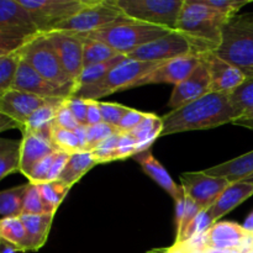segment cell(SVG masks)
I'll return each instance as SVG.
<instances>
[{"label":"cell","mask_w":253,"mask_h":253,"mask_svg":"<svg viewBox=\"0 0 253 253\" xmlns=\"http://www.w3.org/2000/svg\"><path fill=\"white\" fill-rule=\"evenodd\" d=\"M203 58L211 77V91L214 93L230 94L247 79L239 68L217 57L212 51L203 54Z\"/></svg>","instance_id":"18"},{"label":"cell","mask_w":253,"mask_h":253,"mask_svg":"<svg viewBox=\"0 0 253 253\" xmlns=\"http://www.w3.org/2000/svg\"><path fill=\"white\" fill-rule=\"evenodd\" d=\"M0 237L1 241L7 242L11 245L17 251L26 252L30 251L29 236H27L26 229L19 217H6L0 221Z\"/></svg>","instance_id":"27"},{"label":"cell","mask_w":253,"mask_h":253,"mask_svg":"<svg viewBox=\"0 0 253 253\" xmlns=\"http://www.w3.org/2000/svg\"><path fill=\"white\" fill-rule=\"evenodd\" d=\"M170 31L172 30L166 29V27L131 20L128 22L115 25L108 29L79 35L84 39L98 40V41L104 42L120 54L128 56L140 47L166 36Z\"/></svg>","instance_id":"4"},{"label":"cell","mask_w":253,"mask_h":253,"mask_svg":"<svg viewBox=\"0 0 253 253\" xmlns=\"http://www.w3.org/2000/svg\"><path fill=\"white\" fill-rule=\"evenodd\" d=\"M51 141L59 152H66L68 155L81 152V145L74 131L64 130L53 125L51 130Z\"/></svg>","instance_id":"36"},{"label":"cell","mask_w":253,"mask_h":253,"mask_svg":"<svg viewBox=\"0 0 253 253\" xmlns=\"http://www.w3.org/2000/svg\"><path fill=\"white\" fill-rule=\"evenodd\" d=\"M34 17L40 34L53 31L59 24L85 9L93 0H19Z\"/></svg>","instance_id":"11"},{"label":"cell","mask_w":253,"mask_h":253,"mask_svg":"<svg viewBox=\"0 0 253 253\" xmlns=\"http://www.w3.org/2000/svg\"><path fill=\"white\" fill-rule=\"evenodd\" d=\"M16 249H14V247L11 246V245H9L7 242L5 241H1V253H17Z\"/></svg>","instance_id":"58"},{"label":"cell","mask_w":253,"mask_h":253,"mask_svg":"<svg viewBox=\"0 0 253 253\" xmlns=\"http://www.w3.org/2000/svg\"><path fill=\"white\" fill-rule=\"evenodd\" d=\"M64 99L53 98L48 99L40 109H37L31 118L27 120L25 130L36 131V132H44V131H51L52 126L54 125V119H56L57 111L59 106L62 105Z\"/></svg>","instance_id":"28"},{"label":"cell","mask_w":253,"mask_h":253,"mask_svg":"<svg viewBox=\"0 0 253 253\" xmlns=\"http://www.w3.org/2000/svg\"><path fill=\"white\" fill-rule=\"evenodd\" d=\"M126 58H127V56L120 54V56L115 57V58L110 59V61L104 62V63H98L93 64V66L85 67V68L83 69V72H82L78 82H77L76 90L77 89L84 88V86L93 85V84H96L98 82H100L101 79L105 78L115 67H118L119 64L123 63Z\"/></svg>","instance_id":"31"},{"label":"cell","mask_w":253,"mask_h":253,"mask_svg":"<svg viewBox=\"0 0 253 253\" xmlns=\"http://www.w3.org/2000/svg\"><path fill=\"white\" fill-rule=\"evenodd\" d=\"M185 197H187V195H185ZM200 211H203L202 207H199V205H198L194 200L190 199V198L188 197L185 198V216H184V220H183L182 229H180L179 234H177L175 240H178L180 236H182V234L184 232V230L187 229L188 225H189L190 222H192L193 220L200 214Z\"/></svg>","instance_id":"49"},{"label":"cell","mask_w":253,"mask_h":253,"mask_svg":"<svg viewBox=\"0 0 253 253\" xmlns=\"http://www.w3.org/2000/svg\"><path fill=\"white\" fill-rule=\"evenodd\" d=\"M167 253H189L184 249V246L180 244H174L170 249H168Z\"/></svg>","instance_id":"56"},{"label":"cell","mask_w":253,"mask_h":253,"mask_svg":"<svg viewBox=\"0 0 253 253\" xmlns=\"http://www.w3.org/2000/svg\"><path fill=\"white\" fill-rule=\"evenodd\" d=\"M64 100L62 103V105L59 106L58 111H57L56 119H54V125L61 128H64V130L76 131L81 126V124L76 120V118H74L72 111L68 109V106L66 105Z\"/></svg>","instance_id":"45"},{"label":"cell","mask_w":253,"mask_h":253,"mask_svg":"<svg viewBox=\"0 0 253 253\" xmlns=\"http://www.w3.org/2000/svg\"><path fill=\"white\" fill-rule=\"evenodd\" d=\"M204 2L209 6L214 7L217 11L230 17H234L236 16L239 10H241L251 1L250 0H204Z\"/></svg>","instance_id":"43"},{"label":"cell","mask_w":253,"mask_h":253,"mask_svg":"<svg viewBox=\"0 0 253 253\" xmlns=\"http://www.w3.org/2000/svg\"><path fill=\"white\" fill-rule=\"evenodd\" d=\"M232 124H234V125L242 126V127L250 128V130H253V114L241 116V118L237 119V120L234 121Z\"/></svg>","instance_id":"54"},{"label":"cell","mask_w":253,"mask_h":253,"mask_svg":"<svg viewBox=\"0 0 253 253\" xmlns=\"http://www.w3.org/2000/svg\"><path fill=\"white\" fill-rule=\"evenodd\" d=\"M162 63L163 62H142L126 58L105 78L93 85L77 89L72 96L99 101V99L105 98L116 91L135 88L137 82H140L143 77L147 76Z\"/></svg>","instance_id":"6"},{"label":"cell","mask_w":253,"mask_h":253,"mask_svg":"<svg viewBox=\"0 0 253 253\" xmlns=\"http://www.w3.org/2000/svg\"><path fill=\"white\" fill-rule=\"evenodd\" d=\"M245 180H246V182H249V183H251V184L253 185V174L250 175V177H247Z\"/></svg>","instance_id":"59"},{"label":"cell","mask_w":253,"mask_h":253,"mask_svg":"<svg viewBox=\"0 0 253 253\" xmlns=\"http://www.w3.org/2000/svg\"><path fill=\"white\" fill-rule=\"evenodd\" d=\"M168 250H165V251H156V253H167ZM152 253V252H151Z\"/></svg>","instance_id":"60"},{"label":"cell","mask_w":253,"mask_h":253,"mask_svg":"<svg viewBox=\"0 0 253 253\" xmlns=\"http://www.w3.org/2000/svg\"><path fill=\"white\" fill-rule=\"evenodd\" d=\"M52 130V128H51ZM21 163L20 172L26 177L35 165L43 160L47 156L57 152L56 147L51 141V131L36 132L31 130L22 131Z\"/></svg>","instance_id":"19"},{"label":"cell","mask_w":253,"mask_h":253,"mask_svg":"<svg viewBox=\"0 0 253 253\" xmlns=\"http://www.w3.org/2000/svg\"><path fill=\"white\" fill-rule=\"evenodd\" d=\"M202 253H240L236 250H219V249H212V247H208L205 251Z\"/></svg>","instance_id":"57"},{"label":"cell","mask_w":253,"mask_h":253,"mask_svg":"<svg viewBox=\"0 0 253 253\" xmlns=\"http://www.w3.org/2000/svg\"><path fill=\"white\" fill-rule=\"evenodd\" d=\"M21 56L44 79L73 95L76 84L66 73L46 35L40 34L27 42L21 48Z\"/></svg>","instance_id":"7"},{"label":"cell","mask_w":253,"mask_h":253,"mask_svg":"<svg viewBox=\"0 0 253 253\" xmlns=\"http://www.w3.org/2000/svg\"><path fill=\"white\" fill-rule=\"evenodd\" d=\"M131 20L177 30L184 0H114Z\"/></svg>","instance_id":"8"},{"label":"cell","mask_w":253,"mask_h":253,"mask_svg":"<svg viewBox=\"0 0 253 253\" xmlns=\"http://www.w3.org/2000/svg\"><path fill=\"white\" fill-rule=\"evenodd\" d=\"M86 128H88V126L81 125L76 131H74V133H76L77 137H78L79 145H81V151H85L86 147Z\"/></svg>","instance_id":"53"},{"label":"cell","mask_w":253,"mask_h":253,"mask_svg":"<svg viewBox=\"0 0 253 253\" xmlns=\"http://www.w3.org/2000/svg\"><path fill=\"white\" fill-rule=\"evenodd\" d=\"M37 35L34 17L20 1H0V56L19 51Z\"/></svg>","instance_id":"5"},{"label":"cell","mask_w":253,"mask_h":253,"mask_svg":"<svg viewBox=\"0 0 253 253\" xmlns=\"http://www.w3.org/2000/svg\"><path fill=\"white\" fill-rule=\"evenodd\" d=\"M146 114L142 111H138L136 109H128L127 113L124 115V118L121 119L120 124L118 126V130L120 132H131L135 127H137L141 124V121L145 119Z\"/></svg>","instance_id":"47"},{"label":"cell","mask_w":253,"mask_h":253,"mask_svg":"<svg viewBox=\"0 0 253 253\" xmlns=\"http://www.w3.org/2000/svg\"><path fill=\"white\" fill-rule=\"evenodd\" d=\"M204 172L212 177L224 178L230 183L245 180L247 177L253 174V151L221 163V165L208 168Z\"/></svg>","instance_id":"23"},{"label":"cell","mask_w":253,"mask_h":253,"mask_svg":"<svg viewBox=\"0 0 253 253\" xmlns=\"http://www.w3.org/2000/svg\"><path fill=\"white\" fill-rule=\"evenodd\" d=\"M22 214H34V215H42V214H54L52 210L47 207L44 200L42 199V195L40 193L39 185L30 183L29 189H27L26 195L24 200V211Z\"/></svg>","instance_id":"37"},{"label":"cell","mask_w":253,"mask_h":253,"mask_svg":"<svg viewBox=\"0 0 253 253\" xmlns=\"http://www.w3.org/2000/svg\"><path fill=\"white\" fill-rule=\"evenodd\" d=\"M57 152H58V151H57ZM57 152L47 156L43 160L40 161L37 165H35V167L32 168L29 172V174L26 175V178L29 179V183H32V184H41V183L46 182L47 175H48L49 169H51L52 165H53V161L54 158H56Z\"/></svg>","instance_id":"42"},{"label":"cell","mask_w":253,"mask_h":253,"mask_svg":"<svg viewBox=\"0 0 253 253\" xmlns=\"http://www.w3.org/2000/svg\"><path fill=\"white\" fill-rule=\"evenodd\" d=\"M240 118L241 115L232 105L229 94L211 91L163 116L161 137L185 131L214 128L225 124H232Z\"/></svg>","instance_id":"1"},{"label":"cell","mask_w":253,"mask_h":253,"mask_svg":"<svg viewBox=\"0 0 253 253\" xmlns=\"http://www.w3.org/2000/svg\"><path fill=\"white\" fill-rule=\"evenodd\" d=\"M30 183L19 185V187L5 189L0 193V216L19 217L24 211V200L29 189Z\"/></svg>","instance_id":"30"},{"label":"cell","mask_w":253,"mask_h":253,"mask_svg":"<svg viewBox=\"0 0 253 253\" xmlns=\"http://www.w3.org/2000/svg\"><path fill=\"white\" fill-rule=\"evenodd\" d=\"M232 105L241 116L253 114V78H247L229 94Z\"/></svg>","instance_id":"34"},{"label":"cell","mask_w":253,"mask_h":253,"mask_svg":"<svg viewBox=\"0 0 253 253\" xmlns=\"http://www.w3.org/2000/svg\"><path fill=\"white\" fill-rule=\"evenodd\" d=\"M21 61V49L0 56V95L12 88Z\"/></svg>","instance_id":"33"},{"label":"cell","mask_w":253,"mask_h":253,"mask_svg":"<svg viewBox=\"0 0 253 253\" xmlns=\"http://www.w3.org/2000/svg\"><path fill=\"white\" fill-rule=\"evenodd\" d=\"M207 52L189 37L174 30L166 36L137 48L128 54L127 58L142 62H166L187 54H204Z\"/></svg>","instance_id":"10"},{"label":"cell","mask_w":253,"mask_h":253,"mask_svg":"<svg viewBox=\"0 0 253 253\" xmlns=\"http://www.w3.org/2000/svg\"><path fill=\"white\" fill-rule=\"evenodd\" d=\"M69 156L71 155H68V153L66 152H59V151L56 153V158H54L53 165H52L51 169H49L46 182H54V180L59 179L61 174L63 173L64 168H66L67 162H68L69 160Z\"/></svg>","instance_id":"48"},{"label":"cell","mask_w":253,"mask_h":253,"mask_svg":"<svg viewBox=\"0 0 253 253\" xmlns=\"http://www.w3.org/2000/svg\"><path fill=\"white\" fill-rule=\"evenodd\" d=\"M185 198L187 197L175 202V229H177V234H179L180 229H182L183 220L185 216Z\"/></svg>","instance_id":"51"},{"label":"cell","mask_w":253,"mask_h":253,"mask_svg":"<svg viewBox=\"0 0 253 253\" xmlns=\"http://www.w3.org/2000/svg\"><path fill=\"white\" fill-rule=\"evenodd\" d=\"M253 195V185L246 180H240L236 183H230L229 187L222 192L219 199L215 202V204L210 208L209 211L212 221L217 222L220 217L225 216L227 212L234 210L240 204L249 199Z\"/></svg>","instance_id":"21"},{"label":"cell","mask_w":253,"mask_h":253,"mask_svg":"<svg viewBox=\"0 0 253 253\" xmlns=\"http://www.w3.org/2000/svg\"><path fill=\"white\" fill-rule=\"evenodd\" d=\"M22 140H0V179L14 172H20Z\"/></svg>","instance_id":"29"},{"label":"cell","mask_w":253,"mask_h":253,"mask_svg":"<svg viewBox=\"0 0 253 253\" xmlns=\"http://www.w3.org/2000/svg\"><path fill=\"white\" fill-rule=\"evenodd\" d=\"M180 183L185 195L194 200L203 210H209L230 185L229 180L212 177L204 170L183 173L180 174Z\"/></svg>","instance_id":"13"},{"label":"cell","mask_w":253,"mask_h":253,"mask_svg":"<svg viewBox=\"0 0 253 253\" xmlns=\"http://www.w3.org/2000/svg\"><path fill=\"white\" fill-rule=\"evenodd\" d=\"M212 225H214V221H212L209 211H208V210H203V211H200V214L188 225V227L184 230L182 236L178 240H175V244H184V242H187L188 240H190L192 237L205 234V232L209 231L210 227H211Z\"/></svg>","instance_id":"38"},{"label":"cell","mask_w":253,"mask_h":253,"mask_svg":"<svg viewBox=\"0 0 253 253\" xmlns=\"http://www.w3.org/2000/svg\"><path fill=\"white\" fill-rule=\"evenodd\" d=\"M119 140H120V131L114 133L109 138H106L104 142H101L98 147L94 151H91L93 156L98 163H106L111 162V161H116V148H118Z\"/></svg>","instance_id":"40"},{"label":"cell","mask_w":253,"mask_h":253,"mask_svg":"<svg viewBox=\"0 0 253 253\" xmlns=\"http://www.w3.org/2000/svg\"><path fill=\"white\" fill-rule=\"evenodd\" d=\"M212 52L239 68L246 78H253V14L231 17L219 47Z\"/></svg>","instance_id":"3"},{"label":"cell","mask_w":253,"mask_h":253,"mask_svg":"<svg viewBox=\"0 0 253 253\" xmlns=\"http://www.w3.org/2000/svg\"><path fill=\"white\" fill-rule=\"evenodd\" d=\"M118 132V128L114 126L108 125L105 123H100L98 125L88 126L86 128V147L85 152H91L95 150L101 142Z\"/></svg>","instance_id":"39"},{"label":"cell","mask_w":253,"mask_h":253,"mask_svg":"<svg viewBox=\"0 0 253 253\" xmlns=\"http://www.w3.org/2000/svg\"><path fill=\"white\" fill-rule=\"evenodd\" d=\"M99 108H100L101 115H103V123L114 126L116 128H118L121 119L130 109L125 105H121V104L103 103V101H99Z\"/></svg>","instance_id":"41"},{"label":"cell","mask_w":253,"mask_h":253,"mask_svg":"<svg viewBox=\"0 0 253 253\" xmlns=\"http://www.w3.org/2000/svg\"><path fill=\"white\" fill-rule=\"evenodd\" d=\"M209 93H211V77L207 63L202 57V61L199 62L194 72L185 81L174 86L168 101V106L172 109V111L177 110Z\"/></svg>","instance_id":"14"},{"label":"cell","mask_w":253,"mask_h":253,"mask_svg":"<svg viewBox=\"0 0 253 253\" xmlns=\"http://www.w3.org/2000/svg\"><path fill=\"white\" fill-rule=\"evenodd\" d=\"M48 99L35 94L10 89L0 95V113L10 116L21 126V131L25 130L27 120L32 114L41 108Z\"/></svg>","instance_id":"16"},{"label":"cell","mask_w":253,"mask_h":253,"mask_svg":"<svg viewBox=\"0 0 253 253\" xmlns=\"http://www.w3.org/2000/svg\"><path fill=\"white\" fill-rule=\"evenodd\" d=\"M44 35L52 43L64 71L77 88V82L84 68V39L79 34L68 31H51Z\"/></svg>","instance_id":"12"},{"label":"cell","mask_w":253,"mask_h":253,"mask_svg":"<svg viewBox=\"0 0 253 253\" xmlns=\"http://www.w3.org/2000/svg\"><path fill=\"white\" fill-rule=\"evenodd\" d=\"M231 17L209 6L204 0H184L177 31L189 37L205 51H215L222 39V31Z\"/></svg>","instance_id":"2"},{"label":"cell","mask_w":253,"mask_h":253,"mask_svg":"<svg viewBox=\"0 0 253 253\" xmlns=\"http://www.w3.org/2000/svg\"><path fill=\"white\" fill-rule=\"evenodd\" d=\"M137 155V142L135 137L128 132H120L118 148H116L115 160H126Z\"/></svg>","instance_id":"44"},{"label":"cell","mask_w":253,"mask_h":253,"mask_svg":"<svg viewBox=\"0 0 253 253\" xmlns=\"http://www.w3.org/2000/svg\"><path fill=\"white\" fill-rule=\"evenodd\" d=\"M128 21L131 19L116 6L114 0H93L85 9L59 24L53 31L89 34Z\"/></svg>","instance_id":"9"},{"label":"cell","mask_w":253,"mask_h":253,"mask_svg":"<svg viewBox=\"0 0 253 253\" xmlns=\"http://www.w3.org/2000/svg\"><path fill=\"white\" fill-rule=\"evenodd\" d=\"M103 123V115H101L99 101L88 100V114H86V126L98 125Z\"/></svg>","instance_id":"50"},{"label":"cell","mask_w":253,"mask_h":253,"mask_svg":"<svg viewBox=\"0 0 253 253\" xmlns=\"http://www.w3.org/2000/svg\"><path fill=\"white\" fill-rule=\"evenodd\" d=\"M54 214H21L22 220L26 229L30 242V251H39L46 242L51 230Z\"/></svg>","instance_id":"24"},{"label":"cell","mask_w":253,"mask_h":253,"mask_svg":"<svg viewBox=\"0 0 253 253\" xmlns=\"http://www.w3.org/2000/svg\"><path fill=\"white\" fill-rule=\"evenodd\" d=\"M133 160L141 166L143 172L148 175V177L152 178L163 190H165L167 194H169L173 198L174 202H178L179 199L185 197V193L183 190L182 185L175 184V182L173 180V178L170 177L169 173L166 170V168L158 162L155 158V156L152 155L151 150L145 151V152L137 153V155L133 157Z\"/></svg>","instance_id":"20"},{"label":"cell","mask_w":253,"mask_h":253,"mask_svg":"<svg viewBox=\"0 0 253 253\" xmlns=\"http://www.w3.org/2000/svg\"><path fill=\"white\" fill-rule=\"evenodd\" d=\"M66 105L68 106L69 110L74 115L76 120L78 121L81 125L86 126V114H88V100L81 98H76V96H71L64 100Z\"/></svg>","instance_id":"46"},{"label":"cell","mask_w":253,"mask_h":253,"mask_svg":"<svg viewBox=\"0 0 253 253\" xmlns=\"http://www.w3.org/2000/svg\"><path fill=\"white\" fill-rule=\"evenodd\" d=\"M96 165H99V163L91 152L81 151V152L72 153L58 180L72 188L77 182L82 179V177L85 173H88Z\"/></svg>","instance_id":"25"},{"label":"cell","mask_w":253,"mask_h":253,"mask_svg":"<svg viewBox=\"0 0 253 253\" xmlns=\"http://www.w3.org/2000/svg\"><path fill=\"white\" fill-rule=\"evenodd\" d=\"M11 89L25 91V93L35 94L44 99H67L71 98V93L58 88L51 82L44 79L41 74L37 73L26 61L22 59L15 78L14 85Z\"/></svg>","instance_id":"17"},{"label":"cell","mask_w":253,"mask_h":253,"mask_svg":"<svg viewBox=\"0 0 253 253\" xmlns=\"http://www.w3.org/2000/svg\"><path fill=\"white\" fill-rule=\"evenodd\" d=\"M37 185H39L42 199L44 200L47 207L52 210V212H56V210L58 209V207L62 204L63 199L71 189L68 185H66L61 180L41 183V184Z\"/></svg>","instance_id":"35"},{"label":"cell","mask_w":253,"mask_h":253,"mask_svg":"<svg viewBox=\"0 0 253 253\" xmlns=\"http://www.w3.org/2000/svg\"><path fill=\"white\" fill-rule=\"evenodd\" d=\"M84 39V37H83ZM120 56L119 52L111 48L104 42L98 41V40L84 39V52H83V66L84 68L93 64L104 63L115 57ZM83 68V69H84Z\"/></svg>","instance_id":"32"},{"label":"cell","mask_w":253,"mask_h":253,"mask_svg":"<svg viewBox=\"0 0 253 253\" xmlns=\"http://www.w3.org/2000/svg\"><path fill=\"white\" fill-rule=\"evenodd\" d=\"M242 226H244V229L246 230V232H249V234H253V211L249 215V216H247V219L245 220Z\"/></svg>","instance_id":"55"},{"label":"cell","mask_w":253,"mask_h":253,"mask_svg":"<svg viewBox=\"0 0 253 253\" xmlns=\"http://www.w3.org/2000/svg\"><path fill=\"white\" fill-rule=\"evenodd\" d=\"M202 57L203 54H187V56L163 62L160 67L153 69L151 73L137 82L135 88L147 85V84L162 83L174 84V86L178 85L194 72L199 62L202 61Z\"/></svg>","instance_id":"15"},{"label":"cell","mask_w":253,"mask_h":253,"mask_svg":"<svg viewBox=\"0 0 253 253\" xmlns=\"http://www.w3.org/2000/svg\"><path fill=\"white\" fill-rule=\"evenodd\" d=\"M163 130V120L155 114L147 113L145 119L141 121L137 127L133 128L130 135L135 137L137 142V153L145 152L150 150L152 143L161 137V132Z\"/></svg>","instance_id":"26"},{"label":"cell","mask_w":253,"mask_h":253,"mask_svg":"<svg viewBox=\"0 0 253 253\" xmlns=\"http://www.w3.org/2000/svg\"><path fill=\"white\" fill-rule=\"evenodd\" d=\"M247 235L249 232L242 225L231 221H217L208 231L209 247L239 251Z\"/></svg>","instance_id":"22"},{"label":"cell","mask_w":253,"mask_h":253,"mask_svg":"<svg viewBox=\"0 0 253 253\" xmlns=\"http://www.w3.org/2000/svg\"><path fill=\"white\" fill-rule=\"evenodd\" d=\"M9 128H20L21 130V126L14 119L0 113V131H6Z\"/></svg>","instance_id":"52"}]
</instances>
